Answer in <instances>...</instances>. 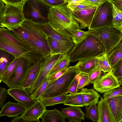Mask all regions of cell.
Segmentation results:
<instances>
[{
    "label": "cell",
    "instance_id": "23",
    "mask_svg": "<svg viewBox=\"0 0 122 122\" xmlns=\"http://www.w3.org/2000/svg\"><path fill=\"white\" fill-rule=\"evenodd\" d=\"M97 57L79 61L75 65L79 74H88L97 66Z\"/></svg>",
    "mask_w": 122,
    "mask_h": 122
},
{
    "label": "cell",
    "instance_id": "49",
    "mask_svg": "<svg viewBox=\"0 0 122 122\" xmlns=\"http://www.w3.org/2000/svg\"><path fill=\"white\" fill-rule=\"evenodd\" d=\"M114 4L116 6L122 10V0H114Z\"/></svg>",
    "mask_w": 122,
    "mask_h": 122
},
{
    "label": "cell",
    "instance_id": "13",
    "mask_svg": "<svg viewBox=\"0 0 122 122\" xmlns=\"http://www.w3.org/2000/svg\"><path fill=\"white\" fill-rule=\"evenodd\" d=\"M104 100L112 122H122V95Z\"/></svg>",
    "mask_w": 122,
    "mask_h": 122
},
{
    "label": "cell",
    "instance_id": "12",
    "mask_svg": "<svg viewBox=\"0 0 122 122\" xmlns=\"http://www.w3.org/2000/svg\"><path fill=\"white\" fill-rule=\"evenodd\" d=\"M93 84L94 89L101 93H103L120 86L117 78L113 74L112 68L101 76Z\"/></svg>",
    "mask_w": 122,
    "mask_h": 122
},
{
    "label": "cell",
    "instance_id": "38",
    "mask_svg": "<svg viewBox=\"0 0 122 122\" xmlns=\"http://www.w3.org/2000/svg\"><path fill=\"white\" fill-rule=\"evenodd\" d=\"M113 74L117 78L120 85H122V60L112 68Z\"/></svg>",
    "mask_w": 122,
    "mask_h": 122
},
{
    "label": "cell",
    "instance_id": "32",
    "mask_svg": "<svg viewBox=\"0 0 122 122\" xmlns=\"http://www.w3.org/2000/svg\"><path fill=\"white\" fill-rule=\"evenodd\" d=\"M85 110L86 114L85 115V117L91 120L93 122H98V116L97 105L94 104L86 107Z\"/></svg>",
    "mask_w": 122,
    "mask_h": 122
},
{
    "label": "cell",
    "instance_id": "20",
    "mask_svg": "<svg viewBox=\"0 0 122 122\" xmlns=\"http://www.w3.org/2000/svg\"><path fill=\"white\" fill-rule=\"evenodd\" d=\"M46 110V107L39 100L32 106L26 108L21 116L30 120L39 119Z\"/></svg>",
    "mask_w": 122,
    "mask_h": 122
},
{
    "label": "cell",
    "instance_id": "36",
    "mask_svg": "<svg viewBox=\"0 0 122 122\" xmlns=\"http://www.w3.org/2000/svg\"><path fill=\"white\" fill-rule=\"evenodd\" d=\"M88 31H84L78 29L75 30L71 34V39L74 43L77 44L85 39L88 35Z\"/></svg>",
    "mask_w": 122,
    "mask_h": 122
},
{
    "label": "cell",
    "instance_id": "50",
    "mask_svg": "<svg viewBox=\"0 0 122 122\" xmlns=\"http://www.w3.org/2000/svg\"><path fill=\"white\" fill-rule=\"evenodd\" d=\"M5 5V4L2 0H0V13L3 12Z\"/></svg>",
    "mask_w": 122,
    "mask_h": 122
},
{
    "label": "cell",
    "instance_id": "35",
    "mask_svg": "<svg viewBox=\"0 0 122 122\" xmlns=\"http://www.w3.org/2000/svg\"><path fill=\"white\" fill-rule=\"evenodd\" d=\"M48 82L47 77L44 80L34 92L30 95L32 97L36 100H39L42 93L46 89Z\"/></svg>",
    "mask_w": 122,
    "mask_h": 122
},
{
    "label": "cell",
    "instance_id": "15",
    "mask_svg": "<svg viewBox=\"0 0 122 122\" xmlns=\"http://www.w3.org/2000/svg\"><path fill=\"white\" fill-rule=\"evenodd\" d=\"M97 7L94 6L72 11L73 17L79 24L81 29L89 27Z\"/></svg>",
    "mask_w": 122,
    "mask_h": 122
},
{
    "label": "cell",
    "instance_id": "6",
    "mask_svg": "<svg viewBox=\"0 0 122 122\" xmlns=\"http://www.w3.org/2000/svg\"><path fill=\"white\" fill-rule=\"evenodd\" d=\"M20 26L30 36L32 46L42 55V59L50 55L46 35L31 21L25 20Z\"/></svg>",
    "mask_w": 122,
    "mask_h": 122
},
{
    "label": "cell",
    "instance_id": "41",
    "mask_svg": "<svg viewBox=\"0 0 122 122\" xmlns=\"http://www.w3.org/2000/svg\"><path fill=\"white\" fill-rule=\"evenodd\" d=\"M67 6L72 11L74 10H81L94 7L87 5L78 1L72 3H68Z\"/></svg>",
    "mask_w": 122,
    "mask_h": 122
},
{
    "label": "cell",
    "instance_id": "17",
    "mask_svg": "<svg viewBox=\"0 0 122 122\" xmlns=\"http://www.w3.org/2000/svg\"><path fill=\"white\" fill-rule=\"evenodd\" d=\"M26 107L19 102L8 101L4 105L0 111V117L6 116L15 117L22 114Z\"/></svg>",
    "mask_w": 122,
    "mask_h": 122
},
{
    "label": "cell",
    "instance_id": "4",
    "mask_svg": "<svg viewBox=\"0 0 122 122\" xmlns=\"http://www.w3.org/2000/svg\"><path fill=\"white\" fill-rule=\"evenodd\" d=\"M52 6L41 0H25L22 11L25 20L36 23L49 22L50 9Z\"/></svg>",
    "mask_w": 122,
    "mask_h": 122
},
{
    "label": "cell",
    "instance_id": "19",
    "mask_svg": "<svg viewBox=\"0 0 122 122\" xmlns=\"http://www.w3.org/2000/svg\"><path fill=\"white\" fill-rule=\"evenodd\" d=\"M61 112L65 118L69 122H81L85 120V113L80 107L70 106L61 109Z\"/></svg>",
    "mask_w": 122,
    "mask_h": 122
},
{
    "label": "cell",
    "instance_id": "14",
    "mask_svg": "<svg viewBox=\"0 0 122 122\" xmlns=\"http://www.w3.org/2000/svg\"><path fill=\"white\" fill-rule=\"evenodd\" d=\"M8 94L17 102L30 108L37 101L33 99L26 89L20 87H10L7 90Z\"/></svg>",
    "mask_w": 122,
    "mask_h": 122
},
{
    "label": "cell",
    "instance_id": "43",
    "mask_svg": "<svg viewBox=\"0 0 122 122\" xmlns=\"http://www.w3.org/2000/svg\"><path fill=\"white\" fill-rule=\"evenodd\" d=\"M79 75H77L73 81L70 85L68 90V92L70 93H73L77 92Z\"/></svg>",
    "mask_w": 122,
    "mask_h": 122
},
{
    "label": "cell",
    "instance_id": "18",
    "mask_svg": "<svg viewBox=\"0 0 122 122\" xmlns=\"http://www.w3.org/2000/svg\"><path fill=\"white\" fill-rule=\"evenodd\" d=\"M34 23L47 36L55 40L62 42H73L71 37L61 34L54 29L49 22Z\"/></svg>",
    "mask_w": 122,
    "mask_h": 122
},
{
    "label": "cell",
    "instance_id": "22",
    "mask_svg": "<svg viewBox=\"0 0 122 122\" xmlns=\"http://www.w3.org/2000/svg\"><path fill=\"white\" fill-rule=\"evenodd\" d=\"M79 92L81 94L85 107L97 105L101 97L100 95L93 89L83 88Z\"/></svg>",
    "mask_w": 122,
    "mask_h": 122
},
{
    "label": "cell",
    "instance_id": "28",
    "mask_svg": "<svg viewBox=\"0 0 122 122\" xmlns=\"http://www.w3.org/2000/svg\"><path fill=\"white\" fill-rule=\"evenodd\" d=\"M71 62L70 58L68 54L62 55L56 61L48 75L64 68L68 67Z\"/></svg>",
    "mask_w": 122,
    "mask_h": 122
},
{
    "label": "cell",
    "instance_id": "42",
    "mask_svg": "<svg viewBox=\"0 0 122 122\" xmlns=\"http://www.w3.org/2000/svg\"><path fill=\"white\" fill-rule=\"evenodd\" d=\"M68 68H64L56 72L49 75L47 76L49 82L55 80L61 77L66 72Z\"/></svg>",
    "mask_w": 122,
    "mask_h": 122
},
{
    "label": "cell",
    "instance_id": "26",
    "mask_svg": "<svg viewBox=\"0 0 122 122\" xmlns=\"http://www.w3.org/2000/svg\"><path fill=\"white\" fill-rule=\"evenodd\" d=\"M97 104L98 116V122H112L105 100L102 97Z\"/></svg>",
    "mask_w": 122,
    "mask_h": 122
},
{
    "label": "cell",
    "instance_id": "30",
    "mask_svg": "<svg viewBox=\"0 0 122 122\" xmlns=\"http://www.w3.org/2000/svg\"><path fill=\"white\" fill-rule=\"evenodd\" d=\"M112 25L122 31V10L113 5Z\"/></svg>",
    "mask_w": 122,
    "mask_h": 122
},
{
    "label": "cell",
    "instance_id": "34",
    "mask_svg": "<svg viewBox=\"0 0 122 122\" xmlns=\"http://www.w3.org/2000/svg\"><path fill=\"white\" fill-rule=\"evenodd\" d=\"M19 58H16L8 67L1 77L2 81L6 84L17 65Z\"/></svg>",
    "mask_w": 122,
    "mask_h": 122
},
{
    "label": "cell",
    "instance_id": "10",
    "mask_svg": "<svg viewBox=\"0 0 122 122\" xmlns=\"http://www.w3.org/2000/svg\"><path fill=\"white\" fill-rule=\"evenodd\" d=\"M32 64L23 57H19L17 65L6 84L10 87L22 88L23 84Z\"/></svg>",
    "mask_w": 122,
    "mask_h": 122
},
{
    "label": "cell",
    "instance_id": "3",
    "mask_svg": "<svg viewBox=\"0 0 122 122\" xmlns=\"http://www.w3.org/2000/svg\"><path fill=\"white\" fill-rule=\"evenodd\" d=\"M79 74L75 65L69 67L66 72L61 77L55 80L48 82L40 99L68 93L70 85Z\"/></svg>",
    "mask_w": 122,
    "mask_h": 122
},
{
    "label": "cell",
    "instance_id": "11",
    "mask_svg": "<svg viewBox=\"0 0 122 122\" xmlns=\"http://www.w3.org/2000/svg\"><path fill=\"white\" fill-rule=\"evenodd\" d=\"M0 49L11 54L16 58L20 57L28 60L33 64L38 60H42L41 56L25 51L0 36Z\"/></svg>",
    "mask_w": 122,
    "mask_h": 122
},
{
    "label": "cell",
    "instance_id": "21",
    "mask_svg": "<svg viewBox=\"0 0 122 122\" xmlns=\"http://www.w3.org/2000/svg\"><path fill=\"white\" fill-rule=\"evenodd\" d=\"M41 60H37L30 65L24 79L23 88L26 89L30 87L36 79L39 71Z\"/></svg>",
    "mask_w": 122,
    "mask_h": 122
},
{
    "label": "cell",
    "instance_id": "51",
    "mask_svg": "<svg viewBox=\"0 0 122 122\" xmlns=\"http://www.w3.org/2000/svg\"><path fill=\"white\" fill-rule=\"evenodd\" d=\"M68 3H74L76 1H79L83 0H68Z\"/></svg>",
    "mask_w": 122,
    "mask_h": 122
},
{
    "label": "cell",
    "instance_id": "27",
    "mask_svg": "<svg viewBox=\"0 0 122 122\" xmlns=\"http://www.w3.org/2000/svg\"><path fill=\"white\" fill-rule=\"evenodd\" d=\"M63 104L67 106L80 107L85 106L82 96L80 92L68 94Z\"/></svg>",
    "mask_w": 122,
    "mask_h": 122
},
{
    "label": "cell",
    "instance_id": "44",
    "mask_svg": "<svg viewBox=\"0 0 122 122\" xmlns=\"http://www.w3.org/2000/svg\"><path fill=\"white\" fill-rule=\"evenodd\" d=\"M106 0H83L78 1L93 6L98 7L101 5Z\"/></svg>",
    "mask_w": 122,
    "mask_h": 122
},
{
    "label": "cell",
    "instance_id": "25",
    "mask_svg": "<svg viewBox=\"0 0 122 122\" xmlns=\"http://www.w3.org/2000/svg\"><path fill=\"white\" fill-rule=\"evenodd\" d=\"M16 58L11 54L0 49V77H2L8 67Z\"/></svg>",
    "mask_w": 122,
    "mask_h": 122
},
{
    "label": "cell",
    "instance_id": "33",
    "mask_svg": "<svg viewBox=\"0 0 122 122\" xmlns=\"http://www.w3.org/2000/svg\"><path fill=\"white\" fill-rule=\"evenodd\" d=\"M108 61L112 68L122 60V48L116 50L107 55Z\"/></svg>",
    "mask_w": 122,
    "mask_h": 122
},
{
    "label": "cell",
    "instance_id": "24",
    "mask_svg": "<svg viewBox=\"0 0 122 122\" xmlns=\"http://www.w3.org/2000/svg\"><path fill=\"white\" fill-rule=\"evenodd\" d=\"M40 118L42 122H65V118L61 111L56 108L46 110Z\"/></svg>",
    "mask_w": 122,
    "mask_h": 122
},
{
    "label": "cell",
    "instance_id": "54",
    "mask_svg": "<svg viewBox=\"0 0 122 122\" xmlns=\"http://www.w3.org/2000/svg\"><path fill=\"white\" fill-rule=\"evenodd\" d=\"M64 0L68 2V0Z\"/></svg>",
    "mask_w": 122,
    "mask_h": 122
},
{
    "label": "cell",
    "instance_id": "45",
    "mask_svg": "<svg viewBox=\"0 0 122 122\" xmlns=\"http://www.w3.org/2000/svg\"><path fill=\"white\" fill-rule=\"evenodd\" d=\"M7 90L5 88L0 87V108L2 107L8 97Z\"/></svg>",
    "mask_w": 122,
    "mask_h": 122
},
{
    "label": "cell",
    "instance_id": "8",
    "mask_svg": "<svg viewBox=\"0 0 122 122\" xmlns=\"http://www.w3.org/2000/svg\"><path fill=\"white\" fill-rule=\"evenodd\" d=\"M113 0H106L97 7L88 30L112 25Z\"/></svg>",
    "mask_w": 122,
    "mask_h": 122
},
{
    "label": "cell",
    "instance_id": "9",
    "mask_svg": "<svg viewBox=\"0 0 122 122\" xmlns=\"http://www.w3.org/2000/svg\"><path fill=\"white\" fill-rule=\"evenodd\" d=\"M62 54L50 55L41 60L38 76L32 85L26 89L30 94L33 93L44 80L47 77L52 68Z\"/></svg>",
    "mask_w": 122,
    "mask_h": 122
},
{
    "label": "cell",
    "instance_id": "5",
    "mask_svg": "<svg viewBox=\"0 0 122 122\" xmlns=\"http://www.w3.org/2000/svg\"><path fill=\"white\" fill-rule=\"evenodd\" d=\"M88 34L94 36L103 45L105 54L107 55L122 40V31L112 25L88 30Z\"/></svg>",
    "mask_w": 122,
    "mask_h": 122
},
{
    "label": "cell",
    "instance_id": "7",
    "mask_svg": "<svg viewBox=\"0 0 122 122\" xmlns=\"http://www.w3.org/2000/svg\"><path fill=\"white\" fill-rule=\"evenodd\" d=\"M22 5H5L1 23V27L12 31L20 27L25 20L22 11Z\"/></svg>",
    "mask_w": 122,
    "mask_h": 122
},
{
    "label": "cell",
    "instance_id": "53",
    "mask_svg": "<svg viewBox=\"0 0 122 122\" xmlns=\"http://www.w3.org/2000/svg\"><path fill=\"white\" fill-rule=\"evenodd\" d=\"M2 79H1V77H0V83L2 81Z\"/></svg>",
    "mask_w": 122,
    "mask_h": 122
},
{
    "label": "cell",
    "instance_id": "37",
    "mask_svg": "<svg viewBox=\"0 0 122 122\" xmlns=\"http://www.w3.org/2000/svg\"><path fill=\"white\" fill-rule=\"evenodd\" d=\"M102 73V71L97 66L87 74L90 84H93L101 76Z\"/></svg>",
    "mask_w": 122,
    "mask_h": 122
},
{
    "label": "cell",
    "instance_id": "2",
    "mask_svg": "<svg viewBox=\"0 0 122 122\" xmlns=\"http://www.w3.org/2000/svg\"><path fill=\"white\" fill-rule=\"evenodd\" d=\"M105 53L104 47L98 39L88 34L82 41L74 46L68 53L71 62L100 56Z\"/></svg>",
    "mask_w": 122,
    "mask_h": 122
},
{
    "label": "cell",
    "instance_id": "52",
    "mask_svg": "<svg viewBox=\"0 0 122 122\" xmlns=\"http://www.w3.org/2000/svg\"><path fill=\"white\" fill-rule=\"evenodd\" d=\"M3 12L0 13V28L1 27V23L2 17Z\"/></svg>",
    "mask_w": 122,
    "mask_h": 122
},
{
    "label": "cell",
    "instance_id": "47",
    "mask_svg": "<svg viewBox=\"0 0 122 122\" xmlns=\"http://www.w3.org/2000/svg\"><path fill=\"white\" fill-rule=\"evenodd\" d=\"M12 122H40L39 119L30 120L23 118L21 116L15 117L11 121Z\"/></svg>",
    "mask_w": 122,
    "mask_h": 122
},
{
    "label": "cell",
    "instance_id": "16",
    "mask_svg": "<svg viewBox=\"0 0 122 122\" xmlns=\"http://www.w3.org/2000/svg\"><path fill=\"white\" fill-rule=\"evenodd\" d=\"M46 36V40L50 50V55L68 54L74 45L73 42H62Z\"/></svg>",
    "mask_w": 122,
    "mask_h": 122
},
{
    "label": "cell",
    "instance_id": "39",
    "mask_svg": "<svg viewBox=\"0 0 122 122\" xmlns=\"http://www.w3.org/2000/svg\"><path fill=\"white\" fill-rule=\"evenodd\" d=\"M119 95H122V87L120 86L104 93L103 98L106 100Z\"/></svg>",
    "mask_w": 122,
    "mask_h": 122
},
{
    "label": "cell",
    "instance_id": "46",
    "mask_svg": "<svg viewBox=\"0 0 122 122\" xmlns=\"http://www.w3.org/2000/svg\"><path fill=\"white\" fill-rule=\"evenodd\" d=\"M47 4L53 6L67 3L68 2L64 0H41Z\"/></svg>",
    "mask_w": 122,
    "mask_h": 122
},
{
    "label": "cell",
    "instance_id": "48",
    "mask_svg": "<svg viewBox=\"0 0 122 122\" xmlns=\"http://www.w3.org/2000/svg\"><path fill=\"white\" fill-rule=\"evenodd\" d=\"M6 5H22L25 0H2Z\"/></svg>",
    "mask_w": 122,
    "mask_h": 122
},
{
    "label": "cell",
    "instance_id": "40",
    "mask_svg": "<svg viewBox=\"0 0 122 122\" xmlns=\"http://www.w3.org/2000/svg\"><path fill=\"white\" fill-rule=\"evenodd\" d=\"M79 76L77 90L82 89L90 84L88 74L84 73L79 74Z\"/></svg>",
    "mask_w": 122,
    "mask_h": 122
},
{
    "label": "cell",
    "instance_id": "29",
    "mask_svg": "<svg viewBox=\"0 0 122 122\" xmlns=\"http://www.w3.org/2000/svg\"><path fill=\"white\" fill-rule=\"evenodd\" d=\"M68 93H67L53 97L41 99L38 100L46 107L48 106L63 104L66 99Z\"/></svg>",
    "mask_w": 122,
    "mask_h": 122
},
{
    "label": "cell",
    "instance_id": "31",
    "mask_svg": "<svg viewBox=\"0 0 122 122\" xmlns=\"http://www.w3.org/2000/svg\"><path fill=\"white\" fill-rule=\"evenodd\" d=\"M97 66L104 73L110 71L112 68L108 60L107 55L105 53L97 57Z\"/></svg>",
    "mask_w": 122,
    "mask_h": 122
},
{
    "label": "cell",
    "instance_id": "1",
    "mask_svg": "<svg viewBox=\"0 0 122 122\" xmlns=\"http://www.w3.org/2000/svg\"><path fill=\"white\" fill-rule=\"evenodd\" d=\"M67 4L51 8L49 23L58 33L71 38V35L74 31L80 28L79 24L73 17L72 11L68 7Z\"/></svg>",
    "mask_w": 122,
    "mask_h": 122
}]
</instances>
